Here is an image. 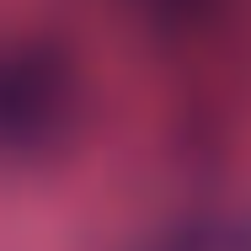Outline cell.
<instances>
[{
	"instance_id": "1",
	"label": "cell",
	"mask_w": 251,
	"mask_h": 251,
	"mask_svg": "<svg viewBox=\"0 0 251 251\" xmlns=\"http://www.w3.org/2000/svg\"><path fill=\"white\" fill-rule=\"evenodd\" d=\"M70 70L43 43L0 49V150L32 155L53 145L70 123Z\"/></svg>"
},
{
	"instance_id": "2",
	"label": "cell",
	"mask_w": 251,
	"mask_h": 251,
	"mask_svg": "<svg viewBox=\"0 0 251 251\" xmlns=\"http://www.w3.org/2000/svg\"><path fill=\"white\" fill-rule=\"evenodd\" d=\"M171 251H251V235L241 230H208V235H187V241H176Z\"/></svg>"
}]
</instances>
